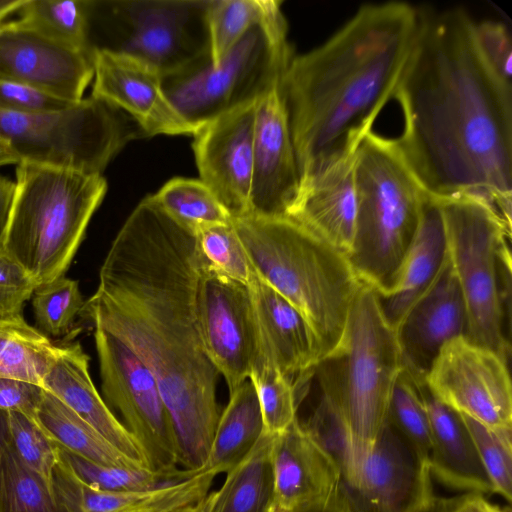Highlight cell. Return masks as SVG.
I'll return each mask as SVG.
<instances>
[{
  "label": "cell",
  "mask_w": 512,
  "mask_h": 512,
  "mask_svg": "<svg viewBox=\"0 0 512 512\" xmlns=\"http://www.w3.org/2000/svg\"><path fill=\"white\" fill-rule=\"evenodd\" d=\"M272 506L296 512L330 497L340 482L339 466L319 439L298 419L273 437Z\"/></svg>",
  "instance_id": "22"
},
{
  "label": "cell",
  "mask_w": 512,
  "mask_h": 512,
  "mask_svg": "<svg viewBox=\"0 0 512 512\" xmlns=\"http://www.w3.org/2000/svg\"><path fill=\"white\" fill-rule=\"evenodd\" d=\"M356 220L349 262L359 280L386 287L418 229L427 192L394 139L372 130L355 161Z\"/></svg>",
  "instance_id": "7"
},
{
  "label": "cell",
  "mask_w": 512,
  "mask_h": 512,
  "mask_svg": "<svg viewBox=\"0 0 512 512\" xmlns=\"http://www.w3.org/2000/svg\"><path fill=\"white\" fill-rule=\"evenodd\" d=\"M60 347L29 325L22 316L0 317V377L43 387V379Z\"/></svg>",
  "instance_id": "30"
},
{
  "label": "cell",
  "mask_w": 512,
  "mask_h": 512,
  "mask_svg": "<svg viewBox=\"0 0 512 512\" xmlns=\"http://www.w3.org/2000/svg\"><path fill=\"white\" fill-rule=\"evenodd\" d=\"M405 368L412 376L429 420L432 477L442 485L463 493L494 494L461 414L435 396L426 383L425 375Z\"/></svg>",
  "instance_id": "24"
},
{
  "label": "cell",
  "mask_w": 512,
  "mask_h": 512,
  "mask_svg": "<svg viewBox=\"0 0 512 512\" xmlns=\"http://www.w3.org/2000/svg\"><path fill=\"white\" fill-rule=\"evenodd\" d=\"M57 455L53 489L61 512H128L162 500L178 483L147 492L102 491L85 484L58 452Z\"/></svg>",
  "instance_id": "31"
},
{
  "label": "cell",
  "mask_w": 512,
  "mask_h": 512,
  "mask_svg": "<svg viewBox=\"0 0 512 512\" xmlns=\"http://www.w3.org/2000/svg\"><path fill=\"white\" fill-rule=\"evenodd\" d=\"M39 427L58 447L89 461L146 469L132 461L53 394L44 389L37 410Z\"/></svg>",
  "instance_id": "28"
},
{
  "label": "cell",
  "mask_w": 512,
  "mask_h": 512,
  "mask_svg": "<svg viewBox=\"0 0 512 512\" xmlns=\"http://www.w3.org/2000/svg\"><path fill=\"white\" fill-rule=\"evenodd\" d=\"M94 69L91 96L130 116L141 132L155 135H194L189 124L166 96L161 74L127 54L92 49Z\"/></svg>",
  "instance_id": "18"
},
{
  "label": "cell",
  "mask_w": 512,
  "mask_h": 512,
  "mask_svg": "<svg viewBox=\"0 0 512 512\" xmlns=\"http://www.w3.org/2000/svg\"><path fill=\"white\" fill-rule=\"evenodd\" d=\"M204 261L195 234L144 198L113 240L84 304L151 371L171 417L179 466L203 470L220 410L218 371L200 334L197 286Z\"/></svg>",
  "instance_id": "1"
},
{
  "label": "cell",
  "mask_w": 512,
  "mask_h": 512,
  "mask_svg": "<svg viewBox=\"0 0 512 512\" xmlns=\"http://www.w3.org/2000/svg\"><path fill=\"white\" fill-rule=\"evenodd\" d=\"M473 24L460 8L420 10L393 97L403 115L393 139L427 194L481 197L511 229L512 84L482 57Z\"/></svg>",
  "instance_id": "2"
},
{
  "label": "cell",
  "mask_w": 512,
  "mask_h": 512,
  "mask_svg": "<svg viewBox=\"0 0 512 512\" xmlns=\"http://www.w3.org/2000/svg\"><path fill=\"white\" fill-rule=\"evenodd\" d=\"M139 131L126 113L92 96L56 111H0V139L20 161L88 174H102Z\"/></svg>",
  "instance_id": "10"
},
{
  "label": "cell",
  "mask_w": 512,
  "mask_h": 512,
  "mask_svg": "<svg viewBox=\"0 0 512 512\" xmlns=\"http://www.w3.org/2000/svg\"><path fill=\"white\" fill-rule=\"evenodd\" d=\"M7 425H6V411L0 410V447L2 441L6 435Z\"/></svg>",
  "instance_id": "53"
},
{
  "label": "cell",
  "mask_w": 512,
  "mask_h": 512,
  "mask_svg": "<svg viewBox=\"0 0 512 512\" xmlns=\"http://www.w3.org/2000/svg\"><path fill=\"white\" fill-rule=\"evenodd\" d=\"M282 11L252 26L217 64L210 58L162 77L163 89L179 114L197 130L240 106L258 101L281 84L292 60Z\"/></svg>",
  "instance_id": "9"
},
{
  "label": "cell",
  "mask_w": 512,
  "mask_h": 512,
  "mask_svg": "<svg viewBox=\"0 0 512 512\" xmlns=\"http://www.w3.org/2000/svg\"><path fill=\"white\" fill-rule=\"evenodd\" d=\"M7 436L21 463L36 474L54 497L53 471L58 459L56 445L26 416L6 412Z\"/></svg>",
  "instance_id": "41"
},
{
  "label": "cell",
  "mask_w": 512,
  "mask_h": 512,
  "mask_svg": "<svg viewBox=\"0 0 512 512\" xmlns=\"http://www.w3.org/2000/svg\"><path fill=\"white\" fill-rule=\"evenodd\" d=\"M91 1L25 0L17 19L24 26L63 46L92 52L89 39Z\"/></svg>",
  "instance_id": "32"
},
{
  "label": "cell",
  "mask_w": 512,
  "mask_h": 512,
  "mask_svg": "<svg viewBox=\"0 0 512 512\" xmlns=\"http://www.w3.org/2000/svg\"><path fill=\"white\" fill-rule=\"evenodd\" d=\"M93 76L92 52L58 44L17 19L0 23V80L78 102Z\"/></svg>",
  "instance_id": "17"
},
{
  "label": "cell",
  "mask_w": 512,
  "mask_h": 512,
  "mask_svg": "<svg viewBox=\"0 0 512 512\" xmlns=\"http://www.w3.org/2000/svg\"><path fill=\"white\" fill-rule=\"evenodd\" d=\"M210 0L91 1L100 41L92 49L127 54L162 77L210 58L207 9Z\"/></svg>",
  "instance_id": "11"
},
{
  "label": "cell",
  "mask_w": 512,
  "mask_h": 512,
  "mask_svg": "<svg viewBox=\"0 0 512 512\" xmlns=\"http://www.w3.org/2000/svg\"><path fill=\"white\" fill-rule=\"evenodd\" d=\"M263 433L255 389L248 379L233 393L221 412L203 471L226 474L254 447Z\"/></svg>",
  "instance_id": "27"
},
{
  "label": "cell",
  "mask_w": 512,
  "mask_h": 512,
  "mask_svg": "<svg viewBox=\"0 0 512 512\" xmlns=\"http://www.w3.org/2000/svg\"><path fill=\"white\" fill-rule=\"evenodd\" d=\"M206 267L230 280L248 285L252 267L232 221L203 227L195 233Z\"/></svg>",
  "instance_id": "39"
},
{
  "label": "cell",
  "mask_w": 512,
  "mask_h": 512,
  "mask_svg": "<svg viewBox=\"0 0 512 512\" xmlns=\"http://www.w3.org/2000/svg\"><path fill=\"white\" fill-rule=\"evenodd\" d=\"M466 332V306L447 255L432 285L396 328L404 366L426 375L441 348Z\"/></svg>",
  "instance_id": "23"
},
{
  "label": "cell",
  "mask_w": 512,
  "mask_h": 512,
  "mask_svg": "<svg viewBox=\"0 0 512 512\" xmlns=\"http://www.w3.org/2000/svg\"><path fill=\"white\" fill-rule=\"evenodd\" d=\"M461 416L473 438L494 494L511 503L512 432L495 431L470 417Z\"/></svg>",
  "instance_id": "42"
},
{
  "label": "cell",
  "mask_w": 512,
  "mask_h": 512,
  "mask_svg": "<svg viewBox=\"0 0 512 512\" xmlns=\"http://www.w3.org/2000/svg\"><path fill=\"white\" fill-rule=\"evenodd\" d=\"M508 362L465 336L447 342L425 380L442 402L500 432H512V389Z\"/></svg>",
  "instance_id": "14"
},
{
  "label": "cell",
  "mask_w": 512,
  "mask_h": 512,
  "mask_svg": "<svg viewBox=\"0 0 512 512\" xmlns=\"http://www.w3.org/2000/svg\"><path fill=\"white\" fill-rule=\"evenodd\" d=\"M15 190V181L0 174V252H2L3 241L10 219Z\"/></svg>",
  "instance_id": "48"
},
{
  "label": "cell",
  "mask_w": 512,
  "mask_h": 512,
  "mask_svg": "<svg viewBox=\"0 0 512 512\" xmlns=\"http://www.w3.org/2000/svg\"><path fill=\"white\" fill-rule=\"evenodd\" d=\"M438 201L447 255L467 312L466 338L505 360L510 354L506 336L511 290L509 229L485 199L461 195Z\"/></svg>",
  "instance_id": "8"
},
{
  "label": "cell",
  "mask_w": 512,
  "mask_h": 512,
  "mask_svg": "<svg viewBox=\"0 0 512 512\" xmlns=\"http://www.w3.org/2000/svg\"><path fill=\"white\" fill-rule=\"evenodd\" d=\"M197 314L205 352L231 394L248 380L256 356L247 285L212 272L204 263L197 286Z\"/></svg>",
  "instance_id": "15"
},
{
  "label": "cell",
  "mask_w": 512,
  "mask_h": 512,
  "mask_svg": "<svg viewBox=\"0 0 512 512\" xmlns=\"http://www.w3.org/2000/svg\"><path fill=\"white\" fill-rule=\"evenodd\" d=\"M256 102L201 126L192 144L200 180L232 219L250 214Z\"/></svg>",
  "instance_id": "16"
},
{
  "label": "cell",
  "mask_w": 512,
  "mask_h": 512,
  "mask_svg": "<svg viewBox=\"0 0 512 512\" xmlns=\"http://www.w3.org/2000/svg\"><path fill=\"white\" fill-rule=\"evenodd\" d=\"M386 422L421 458L429 462L431 432L428 416L412 376L405 367L394 385Z\"/></svg>",
  "instance_id": "37"
},
{
  "label": "cell",
  "mask_w": 512,
  "mask_h": 512,
  "mask_svg": "<svg viewBox=\"0 0 512 512\" xmlns=\"http://www.w3.org/2000/svg\"><path fill=\"white\" fill-rule=\"evenodd\" d=\"M25 0H0V23L14 12H18Z\"/></svg>",
  "instance_id": "50"
},
{
  "label": "cell",
  "mask_w": 512,
  "mask_h": 512,
  "mask_svg": "<svg viewBox=\"0 0 512 512\" xmlns=\"http://www.w3.org/2000/svg\"><path fill=\"white\" fill-rule=\"evenodd\" d=\"M151 197L173 221L194 234L203 227L232 221L229 212L201 180L171 179Z\"/></svg>",
  "instance_id": "34"
},
{
  "label": "cell",
  "mask_w": 512,
  "mask_h": 512,
  "mask_svg": "<svg viewBox=\"0 0 512 512\" xmlns=\"http://www.w3.org/2000/svg\"><path fill=\"white\" fill-rule=\"evenodd\" d=\"M84 304L78 282L64 275L37 286L32 296L36 322L52 336L65 334Z\"/></svg>",
  "instance_id": "40"
},
{
  "label": "cell",
  "mask_w": 512,
  "mask_h": 512,
  "mask_svg": "<svg viewBox=\"0 0 512 512\" xmlns=\"http://www.w3.org/2000/svg\"><path fill=\"white\" fill-rule=\"evenodd\" d=\"M403 368L396 330L386 320L374 288L363 283L340 351L315 369L321 396L339 423L345 446L360 451L374 444Z\"/></svg>",
  "instance_id": "6"
},
{
  "label": "cell",
  "mask_w": 512,
  "mask_h": 512,
  "mask_svg": "<svg viewBox=\"0 0 512 512\" xmlns=\"http://www.w3.org/2000/svg\"><path fill=\"white\" fill-rule=\"evenodd\" d=\"M360 143L352 144L331 156L315 171L302 178L297 197L286 216L311 230L347 257L355 233V161Z\"/></svg>",
  "instance_id": "21"
},
{
  "label": "cell",
  "mask_w": 512,
  "mask_h": 512,
  "mask_svg": "<svg viewBox=\"0 0 512 512\" xmlns=\"http://www.w3.org/2000/svg\"><path fill=\"white\" fill-rule=\"evenodd\" d=\"M20 162L18 156L12 149L0 139V166L9 164H18Z\"/></svg>",
  "instance_id": "51"
},
{
  "label": "cell",
  "mask_w": 512,
  "mask_h": 512,
  "mask_svg": "<svg viewBox=\"0 0 512 512\" xmlns=\"http://www.w3.org/2000/svg\"><path fill=\"white\" fill-rule=\"evenodd\" d=\"M248 379L256 392L263 432L271 436L283 433L298 419L294 383L270 364L254 365Z\"/></svg>",
  "instance_id": "36"
},
{
  "label": "cell",
  "mask_w": 512,
  "mask_h": 512,
  "mask_svg": "<svg viewBox=\"0 0 512 512\" xmlns=\"http://www.w3.org/2000/svg\"><path fill=\"white\" fill-rule=\"evenodd\" d=\"M43 388L128 458L149 469L136 440L95 388L89 373V357L79 343L60 347L57 357L45 374Z\"/></svg>",
  "instance_id": "26"
},
{
  "label": "cell",
  "mask_w": 512,
  "mask_h": 512,
  "mask_svg": "<svg viewBox=\"0 0 512 512\" xmlns=\"http://www.w3.org/2000/svg\"><path fill=\"white\" fill-rule=\"evenodd\" d=\"M37 286L17 262L0 252V317L22 316L23 306Z\"/></svg>",
  "instance_id": "44"
},
{
  "label": "cell",
  "mask_w": 512,
  "mask_h": 512,
  "mask_svg": "<svg viewBox=\"0 0 512 512\" xmlns=\"http://www.w3.org/2000/svg\"><path fill=\"white\" fill-rule=\"evenodd\" d=\"M44 393L40 385L0 377V410L18 412L38 424L37 410Z\"/></svg>",
  "instance_id": "46"
},
{
  "label": "cell",
  "mask_w": 512,
  "mask_h": 512,
  "mask_svg": "<svg viewBox=\"0 0 512 512\" xmlns=\"http://www.w3.org/2000/svg\"><path fill=\"white\" fill-rule=\"evenodd\" d=\"M266 512H279L272 505ZM296 512H350L343 493L338 485L334 493L326 500Z\"/></svg>",
  "instance_id": "49"
},
{
  "label": "cell",
  "mask_w": 512,
  "mask_h": 512,
  "mask_svg": "<svg viewBox=\"0 0 512 512\" xmlns=\"http://www.w3.org/2000/svg\"><path fill=\"white\" fill-rule=\"evenodd\" d=\"M277 0H210L207 9L209 55L217 65L254 25L281 9Z\"/></svg>",
  "instance_id": "33"
},
{
  "label": "cell",
  "mask_w": 512,
  "mask_h": 512,
  "mask_svg": "<svg viewBox=\"0 0 512 512\" xmlns=\"http://www.w3.org/2000/svg\"><path fill=\"white\" fill-rule=\"evenodd\" d=\"M102 392L121 415L151 471L183 480L174 426L155 377L120 339L95 326Z\"/></svg>",
  "instance_id": "13"
},
{
  "label": "cell",
  "mask_w": 512,
  "mask_h": 512,
  "mask_svg": "<svg viewBox=\"0 0 512 512\" xmlns=\"http://www.w3.org/2000/svg\"><path fill=\"white\" fill-rule=\"evenodd\" d=\"M206 493V486L201 480L189 478L180 482L162 500L128 512H196Z\"/></svg>",
  "instance_id": "47"
},
{
  "label": "cell",
  "mask_w": 512,
  "mask_h": 512,
  "mask_svg": "<svg viewBox=\"0 0 512 512\" xmlns=\"http://www.w3.org/2000/svg\"><path fill=\"white\" fill-rule=\"evenodd\" d=\"M247 287L256 338L253 366L270 364L297 388L323 361L320 341L304 316L253 269Z\"/></svg>",
  "instance_id": "20"
},
{
  "label": "cell",
  "mask_w": 512,
  "mask_h": 512,
  "mask_svg": "<svg viewBox=\"0 0 512 512\" xmlns=\"http://www.w3.org/2000/svg\"><path fill=\"white\" fill-rule=\"evenodd\" d=\"M0 512H61L43 481L18 459L7 431L0 447Z\"/></svg>",
  "instance_id": "35"
},
{
  "label": "cell",
  "mask_w": 512,
  "mask_h": 512,
  "mask_svg": "<svg viewBox=\"0 0 512 512\" xmlns=\"http://www.w3.org/2000/svg\"><path fill=\"white\" fill-rule=\"evenodd\" d=\"M280 85L256 104L249 215L287 216L299 191V169Z\"/></svg>",
  "instance_id": "19"
},
{
  "label": "cell",
  "mask_w": 512,
  "mask_h": 512,
  "mask_svg": "<svg viewBox=\"0 0 512 512\" xmlns=\"http://www.w3.org/2000/svg\"><path fill=\"white\" fill-rule=\"evenodd\" d=\"M2 252L42 285L65 274L107 191L102 174L20 161Z\"/></svg>",
  "instance_id": "5"
},
{
  "label": "cell",
  "mask_w": 512,
  "mask_h": 512,
  "mask_svg": "<svg viewBox=\"0 0 512 512\" xmlns=\"http://www.w3.org/2000/svg\"><path fill=\"white\" fill-rule=\"evenodd\" d=\"M68 102L32 87L0 80V111L11 113H41L65 109Z\"/></svg>",
  "instance_id": "45"
},
{
  "label": "cell",
  "mask_w": 512,
  "mask_h": 512,
  "mask_svg": "<svg viewBox=\"0 0 512 512\" xmlns=\"http://www.w3.org/2000/svg\"><path fill=\"white\" fill-rule=\"evenodd\" d=\"M217 493L216 490H212L206 498L199 504L196 512H210L215 499H216Z\"/></svg>",
  "instance_id": "52"
},
{
  "label": "cell",
  "mask_w": 512,
  "mask_h": 512,
  "mask_svg": "<svg viewBox=\"0 0 512 512\" xmlns=\"http://www.w3.org/2000/svg\"><path fill=\"white\" fill-rule=\"evenodd\" d=\"M447 256L438 201L427 194L416 234L386 287L376 291L381 310L396 330L411 306L429 289Z\"/></svg>",
  "instance_id": "25"
},
{
  "label": "cell",
  "mask_w": 512,
  "mask_h": 512,
  "mask_svg": "<svg viewBox=\"0 0 512 512\" xmlns=\"http://www.w3.org/2000/svg\"><path fill=\"white\" fill-rule=\"evenodd\" d=\"M473 33L479 51L491 70L512 84V38L508 27L500 21H474Z\"/></svg>",
  "instance_id": "43"
},
{
  "label": "cell",
  "mask_w": 512,
  "mask_h": 512,
  "mask_svg": "<svg viewBox=\"0 0 512 512\" xmlns=\"http://www.w3.org/2000/svg\"><path fill=\"white\" fill-rule=\"evenodd\" d=\"M314 433L340 469L339 487L350 512H428L434 503L429 462L386 422L374 444L355 451L338 424L324 419Z\"/></svg>",
  "instance_id": "12"
},
{
  "label": "cell",
  "mask_w": 512,
  "mask_h": 512,
  "mask_svg": "<svg viewBox=\"0 0 512 512\" xmlns=\"http://www.w3.org/2000/svg\"><path fill=\"white\" fill-rule=\"evenodd\" d=\"M232 224L253 271L315 331L323 361L336 356L363 285L348 257L290 217L247 215Z\"/></svg>",
  "instance_id": "4"
},
{
  "label": "cell",
  "mask_w": 512,
  "mask_h": 512,
  "mask_svg": "<svg viewBox=\"0 0 512 512\" xmlns=\"http://www.w3.org/2000/svg\"><path fill=\"white\" fill-rule=\"evenodd\" d=\"M420 9L366 4L326 41L294 56L282 78L300 180L360 143L394 97L413 50Z\"/></svg>",
  "instance_id": "3"
},
{
  "label": "cell",
  "mask_w": 512,
  "mask_h": 512,
  "mask_svg": "<svg viewBox=\"0 0 512 512\" xmlns=\"http://www.w3.org/2000/svg\"><path fill=\"white\" fill-rule=\"evenodd\" d=\"M56 447L60 457L70 466L74 473L85 484L98 490L109 492H147L181 481L149 469L98 464L69 453L57 445Z\"/></svg>",
  "instance_id": "38"
},
{
  "label": "cell",
  "mask_w": 512,
  "mask_h": 512,
  "mask_svg": "<svg viewBox=\"0 0 512 512\" xmlns=\"http://www.w3.org/2000/svg\"><path fill=\"white\" fill-rule=\"evenodd\" d=\"M262 433L250 452L225 475L210 512H266L273 501L271 447Z\"/></svg>",
  "instance_id": "29"
}]
</instances>
